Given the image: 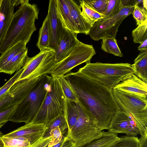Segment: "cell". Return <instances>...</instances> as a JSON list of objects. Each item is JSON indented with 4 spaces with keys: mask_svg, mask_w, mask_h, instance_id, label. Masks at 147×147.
Returning <instances> with one entry per match:
<instances>
[{
    "mask_svg": "<svg viewBox=\"0 0 147 147\" xmlns=\"http://www.w3.org/2000/svg\"><path fill=\"white\" fill-rule=\"evenodd\" d=\"M79 102L90 112L101 130L107 129L119 110L112 89L78 72L64 76Z\"/></svg>",
    "mask_w": 147,
    "mask_h": 147,
    "instance_id": "obj_1",
    "label": "cell"
},
{
    "mask_svg": "<svg viewBox=\"0 0 147 147\" xmlns=\"http://www.w3.org/2000/svg\"><path fill=\"white\" fill-rule=\"evenodd\" d=\"M37 5L31 4L29 0L21 4L12 15L10 24L0 45V53L21 42L30 41L36 28L35 23L38 18Z\"/></svg>",
    "mask_w": 147,
    "mask_h": 147,
    "instance_id": "obj_2",
    "label": "cell"
},
{
    "mask_svg": "<svg viewBox=\"0 0 147 147\" xmlns=\"http://www.w3.org/2000/svg\"><path fill=\"white\" fill-rule=\"evenodd\" d=\"M88 78L112 89L127 75L135 74L129 63H86L77 71Z\"/></svg>",
    "mask_w": 147,
    "mask_h": 147,
    "instance_id": "obj_3",
    "label": "cell"
},
{
    "mask_svg": "<svg viewBox=\"0 0 147 147\" xmlns=\"http://www.w3.org/2000/svg\"><path fill=\"white\" fill-rule=\"evenodd\" d=\"M51 77L47 74L40 77L27 96L17 105L9 121L26 124L32 121L44 101Z\"/></svg>",
    "mask_w": 147,
    "mask_h": 147,
    "instance_id": "obj_4",
    "label": "cell"
},
{
    "mask_svg": "<svg viewBox=\"0 0 147 147\" xmlns=\"http://www.w3.org/2000/svg\"><path fill=\"white\" fill-rule=\"evenodd\" d=\"M66 97L58 78L51 77L46 96L38 113L31 122L47 125L59 116L65 117Z\"/></svg>",
    "mask_w": 147,
    "mask_h": 147,
    "instance_id": "obj_5",
    "label": "cell"
},
{
    "mask_svg": "<svg viewBox=\"0 0 147 147\" xmlns=\"http://www.w3.org/2000/svg\"><path fill=\"white\" fill-rule=\"evenodd\" d=\"M112 93L119 110L131 113L140 135L147 133V99L116 89Z\"/></svg>",
    "mask_w": 147,
    "mask_h": 147,
    "instance_id": "obj_6",
    "label": "cell"
},
{
    "mask_svg": "<svg viewBox=\"0 0 147 147\" xmlns=\"http://www.w3.org/2000/svg\"><path fill=\"white\" fill-rule=\"evenodd\" d=\"M76 103L78 117L75 125L65 136L70 138L78 147L99 136L102 131L91 113L78 101Z\"/></svg>",
    "mask_w": 147,
    "mask_h": 147,
    "instance_id": "obj_7",
    "label": "cell"
},
{
    "mask_svg": "<svg viewBox=\"0 0 147 147\" xmlns=\"http://www.w3.org/2000/svg\"><path fill=\"white\" fill-rule=\"evenodd\" d=\"M55 54L54 51L48 49L40 51L32 57H28L17 81L51 74L58 63L55 61Z\"/></svg>",
    "mask_w": 147,
    "mask_h": 147,
    "instance_id": "obj_8",
    "label": "cell"
},
{
    "mask_svg": "<svg viewBox=\"0 0 147 147\" xmlns=\"http://www.w3.org/2000/svg\"><path fill=\"white\" fill-rule=\"evenodd\" d=\"M96 53L92 45L84 43L79 40L69 55L57 63L51 74V76L59 78L82 63H90L91 59Z\"/></svg>",
    "mask_w": 147,
    "mask_h": 147,
    "instance_id": "obj_9",
    "label": "cell"
},
{
    "mask_svg": "<svg viewBox=\"0 0 147 147\" xmlns=\"http://www.w3.org/2000/svg\"><path fill=\"white\" fill-rule=\"evenodd\" d=\"M134 6H123L117 14L99 20L92 26L88 35L95 41L107 36L115 38L119 26L125 18L132 14Z\"/></svg>",
    "mask_w": 147,
    "mask_h": 147,
    "instance_id": "obj_10",
    "label": "cell"
},
{
    "mask_svg": "<svg viewBox=\"0 0 147 147\" xmlns=\"http://www.w3.org/2000/svg\"><path fill=\"white\" fill-rule=\"evenodd\" d=\"M107 129L110 132L124 134L127 136L140 135L131 114L119 110L113 117Z\"/></svg>",
    "mask_w": 147,
    "mask_h": 147,
    "instance_id": "obj_11",
    "label": "cell"
},
{
    "mask_svg": "<svg viewBox=\"0 0 147 147\" xmlns=\"http://www.w3.org/2000/svg\"><path fill=\"white\" fill-rule=\"evenodd\" d=\"M47 15L50 29L49 49L55 51L61 40L65 28L58 15L56 0L49 1Z\"/></svg>",
    "mask_w": 147,
    "mask_h": 147,
    "instance_id": "obj_12",
    "label": "cell"
},
{
    "mask_svg": "<svg viewBox=\"0 0 147 147\" xmlns=\"http://www.w3.org/2000/svg\"><path fill=\"white\" fill-rule=\"evenodd\" d=\"M47 129L45 124L30 122L3 136L8 138L23 137L28 140L31 146L43 136Z\"/></svg>",
    "mask_w": 147,
    "mask_h": 147,
    "instance_id": "obj_13",
    "label": "cell"
},
{
    "mask_svg": "<svg viewBox=\"0 0 147 147\" xmlns=\"http://www.w3.org/2000/svg\"><path fill=\"white\" fill-rule=\"evenodd\" d=\"M114 89L147 98V83L134 74L124 77Z\"/></svg>",
    "mask_w": 147,
    "mask_h": 147,
    "instance_id": "obj_14",
    "label": "cell"
},
{
    "mask_svg": "<svg viewBox=\"0 0 147 147\" xmlns=\"http://www.w3.org/2000/svg\"><path fill=\"white\" fill-rule=\"evenodd\" d=\"M78 34L64 28L60 42L55 51V61L58 63L68 56L79 40Z\"/></svg>",
    "mask_w": 147,
    "mask_h": 147,
    "instance_id": "obj_15",
    "label": "cell"
},
{
    "mask_svg": "<svg viewBox=\"0 0 147 147\" xmlns=\"http://www.w3.org/2000/svg\"><path fill=\"white\" fill-rule=\"evenodd\" d=\"M40 77L26 78L16 81L8 92L13 96L11 107L17 105L27 96L36 85Z\"/></svg>",
    "mask_w": 147,
    "mask_h": 147,
    "instance_id": "obj_16",
    "label": "cell"
},
{
    "mask_svg": "<svg viewBox=\"0 0 147 147\" xmlns=\"http://www.w3.org/2000/svg\"><path fill=\"white\" fill-rule=\"evenodd\" d=\"M77 34L88 35L92 26L82 14L81 7L74 1L66 0Z\"/></svg>",
    "mask_w": 147,
    "mask_h": 147,
    "instance_id": "obj_17",
    "label": "cell"
},
{
    "mask_svg": "<svg viewBox=\"0 0 147 147\" xmlns=\"http://www.w3.org/2000/svg\"><path fill=\"white\" fill-rule=\"evenodd\" d=\"M14 0H2L0 8V45L14 13Z\"/></svg>",
    "mask_w": 147,
    "mask_h": 147,
    "instance_id": "obj_18",
    "label": "cell"
},
{
    "mask_svg": "<svg viewBox=\"0 0 147 147\" xmlns=\"http://www.w3.org/2000/svg\"><path fill=\"white\" fill-rule=\"evenodd\" d=\"M58 15L64 28L77 33L66 0H56Z\"/></svg>",
    "mask_w": 147,
    "mask_h": 147,
    "instance_id": "obj_19",
    "label": "cell"
},
{
    "mask_svg": "<svg viewBox=\"0 0 147 147\" xmlns=\"http://www.w3.org/2000/svg\"><path fill=\"white\" fill-rule=\"evenodd\" d=\"M27 47L15 56L0 71L3 73L11 75L15 71L19 70L24 66L28 58Z\"/></svg>",
    "mask_w": 147,
    "mask_h": 147,
    "instance_id": "obj_20",
    "label": "cell"
},
{
    "mask_svg": "<svg viewBox=\"0 0 147 147\" xmlns=\"http://www.w3.org/2000/svg\"><path fill=\"white\" fill-rule=\"evenodd\" d=\"M119 138L117 134L102 131L99 136L78 147H108Z\"/></svg>",
    "mask_w": 147,
    "mask_h": 147,
    "instance_id": "obj_21",
    "label": "cell"
},
{
    "mask_svg": "<svg viewBox=\"0 0 147 147\" xmlns=\"http://www.w3.org/2000/svg\"><path fill=\"white\" fill-rule=\"evenodd\" d=\"M131 66L137 76L147 83V50L142 52L135 59Z\"/></svg>",
    "mask_w": 147,
    "mask_h": 147,
    "instance_id": "obj_22",
    "label": "cell"
},
{
    "mask_svg": "<svg viewBox=\"0 0 147 147\" xmlns=\"http://www.w3.org/2000/svg\"><path fill=\"white\" fill-rule=\"evenodd\" d=\"M50 38V27L48 17L47 15L40 29L38 40L36 45L40 51L49 49Z\"/></svg>",
    "mask_w": 147,
    "mask_h": 147,
    "instance_id": "obj_23",
    "label": "cell"
},
{
    "mask_svg": "<svg viewBox=\"0 0 147 147\" xmlns=\"http://www.w3.org/2000/svg\"><path fill=\"white\" fill-rule=\"evenodd\" d=\"M78 116V110L76 102L66 98L65 118L68 125L67 134L70 132L75 125Z\"/></svg>",
    "mask_w": 147,
    "mask_h": 147,
    "instance_id": "obj_24",
    "label": "cell"
},
{
    "mask_svg": "<svg viewBox=\"0 0 147 147\" xmlns=\"http://www.w3.org/2000/svg\"><path fill=\"white\" fill-rule=\"evenodd\" d=\"M26 44L25 42H20L1 53L0 56V71L15 56L25 49Z\"/></svg>",
    "mask_w": 147,
    "mask_h": 147,
    "instance_id": "obj_25",
    "label": "cell"
},
{
    "mask_svg": "<svg viewBox=\"0 0 147 147\" xmlns=\"http://www.w3.org/2000/svg\"><path fill=\"white\" fill-rule=\"evenodd\" d=\"M80 6L82 8V14L86 20L92 26L99 20L103 18V15L101 14L91 7L85 0L79 1Z\"/></svg>",
    "mask_w": 147,
    "mask_h": 147,
    "instance_id": "obj_26",
    "label": "cell"
},
{
    "mask_svg": "<svg viewBox=\"0 0 147 147\" xmlns=\"http://www.w3.org/2000/svg\"><path fill=\"white\" fill-rule=\"evenodd\" d=\"M102 42L101 49L104 51L111 53L115 56H123L117 43L115 38L107 36L102 39Z\"/></svg>",
    "mask_w": 147,
    "mask_h": 147,
    "instance_id": "obj_27",
    "label": "cell"
},
{
    "mask_svg": "<svg viewBox=\"0 0 147 147\" xmlns=\"http://www.w3.org/2000/svg\"><path fill=\"white\" fill-rule=\"evenodd\" d=\"M48 129L43 137L44 138L50 136L51 130L57 127H59L63 135L67 130L68 125L65 117L64 116H59L50 122L47 125Z\"/></svg>",
    "mask_w": 147,
    "mask_h": 147,
    "instance_id": "obj_28",
    "label": "cell"
},
{
    "mask_svg": "<svg viewBox=\"0 0 147 147\" xmlns=\"http://www.w3.org/2000/svg\"><path fill=\"white\" fill-rule=\"evenodd\" d=\"M108 147H140L139 138L136 136H121Z\"/></svg>",
    "mask_w": 147,
    "mask_h": 147,
    "instance_id": "obj_29",
    "label": "cell"
},
{
    "mask_svg": "<svg viewBox=\"0 0 147 147\" xmlns=\"http://www.w3.org/2000/svg\"><path fill=\"white\" fill-rule=\"evenodd\" d=\"M1 140L4 147H27L30 146L28 140L23 137L8 138L3 136Z\"/></svg>",
    "mask_w": 147,
    "mask_h": 147,
    "instance_id": "obj_30",
    "label": "cell"
},
{
    "mask_svg": "<svg viewBox=\"0 0 147 147\" xmlns=\"http://www.w3.org/2000/svg\"><path fill=\"white\" fill-rule=\"evenodd\" d=\"M132 35L135 43L140 44L147 39V20L133 30Z\"/></svg>",
    "mask_w": 147,
    "mask_h": 147,
    "instance_id": "obj_31",
    "label": "cell"
},
{
    "mask_svg": "<svg viewBox=\"0 0 147 147\" xmlns=\"http://www.w3.org/2000/svg\"><path fill=\"white\" fill-rule=\"evenodd\" d=\"M121 0H109L104 18H108L118 13L123 7Z\"/></svg>",
    "mask_w": 147,
    "mask_h": 147,
    "instance_id": "obj_32",
    "label": "cell"
},
{
    "mask_svg": "<svg viewBox=\"0 0 147 147\" xmlns=\"http://www.w3.org/2000/svg\"><path fill=\"white\" fill-rule=\"evenodd\" d=\"M58 78L66 98L71 101H78L77 97L64 76Z\"/></svg>",
    "mask_w": 147,
    "mask_h": 147,
    "instance_id": "obj_33",
    "label": "cell"
},
{
    "mask_svg": "<svg viewBox=\"0 0 147 147\" xmlns=\"http://www.w3.org/2000/svg\"><path fill=\"white\" fill-rule=\"evenodd\" d=\"M132 14L136 21L138 26L147 20V11L144 8L135 4Z\"/></svg>",
    "mask_w": 147,
    "mask_h": 147,
    "instance_id": "obj_34",
    "label": "cell"
},
{
    "mask_svg": "<svg viewBox=\"0 0 147 147\" xmlns=\"http://www.w3.org/2000/svg\"><path fill=\"white\" fill-rule=\"evenodd\" d=\"M85 1L94 10L103 15L106 10L109 0H85Z\"/></svg>",
    "mask_w": 147,
    "mask_h": 147,
    "instance_id": "obj_35",
    "label": "cell"
},
{
    "mask_svg": "<svg viewBox=\"0 0 147 147\" xmlns=\"http://www.w3.org/2000/svg\"><path fill=\"white\" fill-rule=\"evenodd\" d=\"M23 70L22 67L17 71L14 75L4 85L0 87V99L8 92L14 83L18 80Z\"/></svg>",
    "mask_w": 147,
    "mask_h": 147,
    "instance_id": "obj_36",
    "label": "cell"
},
{
    "mask_svg": "<svg viewBox=\"0 0 147 147\" xmlns=\"http://www.w3.org/2000/svg\"><path fill=\"white\" fill-rule=\"evenodd\" d=\"M63 135L59 127L52 129L50 133V136L51 137V140L47 147H52L61 141Z\"/></svg>",
    "mask_w": 147,
    "mask_h": 147,
    "instance_id": "obj_37",
    "label": "cell"
},
{
    "mask_svg": "<svg viewBox=\"0 0 147 147\" xmlns=\"http://www.w3.org/2000/svg\"><path fill=\"white\" fill-rule=\"evenodd\" d=\"M13 97V95L8 91L0 99V112L11 107V103Z\"/></svg>",
    "mask_w": 147,
    "mask_h": 147,
    "instance_id": "obj_38",
    "label": "cell"
},
{
    "mask_svg": "<svg viewBox=\"0 0 147 147\" xmlns=\"http://www.w3.org/2000/svg\"><path fill=\"white\" fill-rule=\"evenodd\" d=\"M16 106L10 107L4 111L0 112V129L9 121V119Z\"/></svg>",
    "mask_w": 147,
    "mask_h": 147,
    "instance_id": "obj_39",
    "label": "cell"
},
{
    "mask_svg": "<svg viewBox=\"0 0 147 147\" xmlns=\"http://www.w3.org/2000/svg\"><path fill=\"white\" fill-rule=\"evenodd\" d=\"M63 135L60 142L52 147H76L75 144L70 138Z\"/></svg>",
    "mask_w": 147,
    "mask_h": 147,
    "instance_id": "obj_40",
    "label": "cell"
},
{
    "mask_svg": "<svg viewBox=\"0 0 147 147\" xmlns=\"http://www.w3.org/2000/svg\"><path fill=\"white\" fill-rule=\"evenodd\" d=\"M51 139V136L46 138L42 137L31 145L30 147H47Z\"/></svg>",
    "mask_w": 147,
    "mask_h": 147,
    "instance_id": "obj_41",
    "label": "cell"
},
{
    "mask_svg": "<svg viewBox=\"0 0 147 147\" xmlns=\"http://www.w3.org/2000/svg\"><path fill=\"white\" fill-rule=\"evenodd\" d=\"M139 140L140 147H147V133L141 136Z\"/></svg>",
    "mask_w": 147,
    "mask_h": 147,
    "instance_id": "obj_42",
    "label": "cell"
},
{
    "mask_svg": "<svg viewBox=\"0 0 147 147\" xmlns=\"http://www.w3.org/2000/svg\"><path fill=\"white\" fill-rule=\"evenodd\" d=\"M138 48V50L141 52L147 50V39L140 44Z\"/></svg>",
    "mask_w": 147,
    "mask_h": 147,
    "instance_id": "obj_43",
    "label": "cell"
},
{
    "mask_svg": "<svg viewBox=\"0 0 147 147\" xmlns=\"http://www.w3.org/2000/svg\"><path fill=\"white\" fill-rule=\"evenodd\" d=\"M3 135V133L1 131H0V145L4 147V144L1 140V138Z\"/></svg>",
    "mask_w": 147,
    "mask_h": 147,
    "instance_id": "obj_44",
    "label": "cell"
},
{
    "mask_svg": "<svg viewBox=\"0 0 147 147\" xmlns=\"http://www.w3.org/2000/svg\"><path fill=\"white\" fill-rule=\"evenodd\" d=\"M143 2L144 8L146 10H147V0H144L142 1Z\"/></svg>",
    "mask_w": 147,
    "mask_h": 147,
    "instance_id": "obj_45",
    "label": "cell"
},
{
    "mask_svg": "<svg viewBox=\"0 0 147 147\" xmlns=\"http://www.w3.org/2000/svg\"><path fill=\"white\" fill-rule=\"evenodd\" d=\"M2 0H0V8Z\"/></svg>",
    "mask_w": 147,
    "mask_h": 147,
    "instance_id": "obj_46",
    "label": "cell"
},
{
    "mask_svg": "<svg viewBox=\"0 0 147 147\" xmlns=\"http://www.w3.org/2000/svg\"><path fill=\"white\" fill-rule=\"evenodd\" d=\"M0 147H4L3 146H1V145H0Z\"/></svg>",
    "mask_w": 147,
    "mask_h": 147,
    "instance_id": "obj_47",
    "label": "cell"
},
{
    "mask_svg": "<svg viewBox=\"0 0 147 147\" xmlns=\"http://www.w3.org/2000/svg\"><path fill=\"white\" fill-rule=\"evenodd\" d=\"M30 147V146H29V147Z\"/></svg>",
    "mask_w": 147,
    "mask_h": 147,
    "instance_id": "obj_48",
    "label": "cell"
},
{
    "mask_svg": "<svg viewBox=\"0 0 147 147\" xmlns=\"http://www.w3.org/2000/svg\"></svg>",
    "mask_w": 147,
    "mask_h": 147,
    "instance_id": "obj_49",
    "label": "cell"
}]
</instances>
